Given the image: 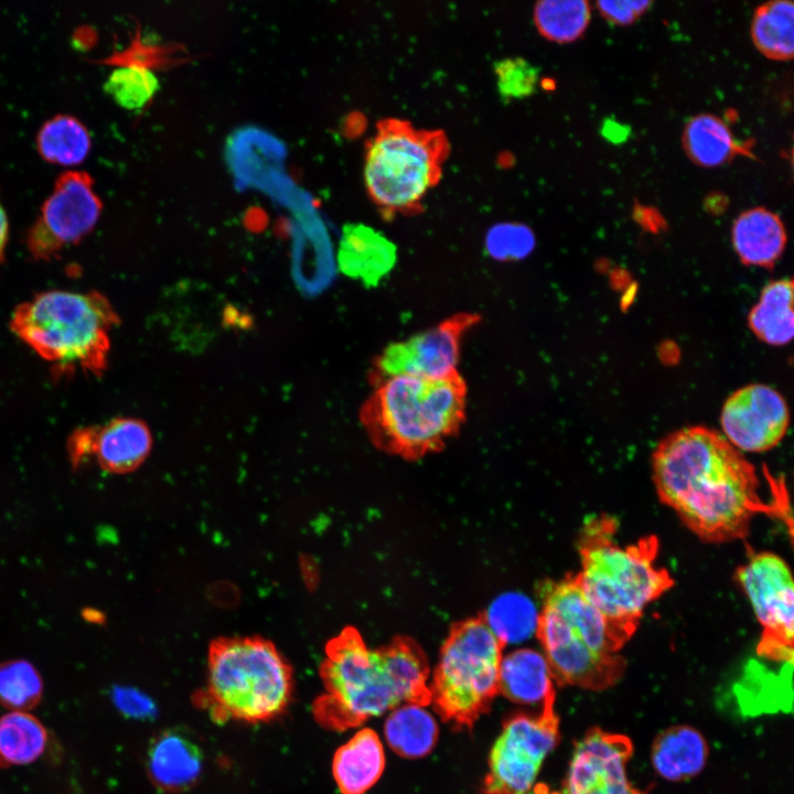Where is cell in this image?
Listing matches in <instances>:
<instances>
[{
  "label": "cell",
  "instance_id": "obj_10",
  "mask_svg": "<svg viewBox=\"0 0 794 794\" xmlns=\"http://www.w3.org/2000/svg\"><path fill=\"white\" fill-rule=\"evenodd\" d=\"M558 727L554 708L509 717L491 749L483 794H533L541 764L559 741Z\"/></svg>",
  "mask_w": 794,
  "mask_h": 794
},
{
  "label": "cell",
  "instance_id": "obj_33",
  "mask_svg": "<svg viewBox=\"0 0 794 794\" xmlns=\"http://www.w3.org/2000/svg\"><path fill=\"white\" fill-rule=\"evenodd\" d=\"M534 246L532 232L516 224H502L493 228L487 236V248L492 255L501 259L518 258L526 255Z\"/></svg>",
  "mask_w": 794,
  "mask_h": 794
},
{
  "label": "cell",
  "instance_id": "obj_15",
  "mask_svg": "<svg viewBox=\"0 0 794 794\" xmlns=\"http://www.w3.org/2000/svg\"><path fill=\"white\" fill-rule=\"evenodd\" d=\"M790 422L783 396L763 384H751L731 394L723 404V437L739 451L763 452L780 443Z\"/></svg>",
  "mask_w": 794,
  "mask_h": 794
},
{
  "label": "cell",
  "instance_id": "obj_2",
  "mask_svg": "<svg viewBox=\"0 0 794 794\" xmlns=\"http://www.w3.org/2000/svg\"><path fill=\"white\" fill-rule=\"evenodd\" d=\"M319 674L324 693L314 699L312 713L328 730L358 727L400 705L431 704L428 661L409 637L371 648L346 626L326 643Z\"/></svg>",
  "mask_w": 794,
  "mask_h": 794
},
{
  "label": "cell",
  "instance_id": "obj_34",
  "mask_svg": "<svg viewBox=\"0 0 794 794\" xmlns=\"http://www.w3.org/2000/svg\"><path fill=\"white\" fill-rule=\"evenodd\" d=\"M111 700L124 716L132 719H152L158 712L153 700L133 687L115 686L111 690Z\"/></svg>",
  "mask_w": 794,
  "mask_h": 794
},
{
  "label": "cell",
  "instance_id": "obj_7",
  "mask_svg": "<svg viewBox=\"0 0 794 794\" xmlns=\"http://www.w3.org/2000/svg\"><path fill=\"white\" fill-rule=\"evenodd\" d=\"M118 323L114 307L98 291L50 290L19 304L10 329L60 375L99 376L107 368L110 332Z\"/></svg>",
  "mask_w": 794,
  "mask_h": 794
},
{
  "label": "cell",
  "instance_id": "obj_35",
  "mask_svg": "<svg viewBox=\"0 0 794 794\" xmlns=\"http://www.w3.org/2000/svg\"><path fill=\"white\" fill-rule=\"evenodd\" d=\"M597 9L600 14L614 25H630L642 17L653 4L647 0H618V1H598Z\"/></svg>",
  "mask_w": 794,
  "mask_h": 794
},
{
  "label": "cell",
  "instance_id": "obj_16",
  "mask_svg": "<svg viewBox=\"0 0 794 794\" xmlns=\"http://www.w3.org/2000/svg\"><path fill=\"white\" fill-rule=\"evenodd\" d=\"M151 447L152 436L148 425L131 417L77 428L67 440L73 469L95 461L103 470L114 474L138 469L148 458Z\"/></svg>",
  "mask_w": 794,
  "mask_h": 794
},
{
  "label": "cell",
  "instance_id": "obj_28",
  "mask_svg": "<svg viewBox=\"0 0 794 794\" xmlns=\"http://www.w3.org/2000/svg\"><path fill=\"white\" fill-rule=\"evenodd\" d=\"M87 128L75 117L56 115L46 120L36 136V147L43 159L71 167L85 160L90 150Z\"/></svg>",
  "mask_w": 794,
  "mask_h": 794
},
{
  "label": "cell",
  "instance_id": "obj_9",
  "mask_svg": "<svg viewBox=\"0 0 794 794\" xmlns=\"http://www.w3.org/2000/svg\"><path fill=\"white\" fill-rule=\"evenodd\" d=\"M504 643L485 618L452 625L429 687L431 704L454 729H471L500 694Z\"/></svg>",
  "mask_w": 794,
  "mask_h": 794
},
{
  "label": "cell",
  "instance_id": "obj_12",
  "mask_svg": "<svg viewBox=\"0 0 794 794\" xmlns=\"http://www.w3.org/2000/svg\"><path fill=\"white\" fill-rule=\"evenodd\" d=\"M100 212L92 176L77 170L62 173L28 232V250L39 260L54 258L84 238L95 227Z\"/></svg>",
  "mask_w": 794,
  "mask_h": 794
},
{
  "label": "cell",
  "instance_id": "obj_5",
  "mask_svg": "<svg viewBox=\"0 0 794 794\" xmlns=\"http://www.w3.org/2000/svg\"><path fill=\"white\" fill-rule=\"evenodd\" d=\"M536 631L559 685L601 690L625 670L619 654L625 643L586 597L577 575L546 587Z\"/></svg>",
  "mask_w": 794,
  "mask_h": 794
},
{
  "label": "cell",
  "instance_id": "obj_27",
  "mask_svg": "<svg viewBox=\"0 0 794 794\" xmlns=\"http://www.w3.org/2000/svg\"><path fill=\"white\" fill-rule=\"evenodd\" d=\"M49 733L29 712L10 711L0 717V768L25 765L44 753Z\"/></svg>",
  "mask_w": 794,
  "mask_h": 794
},
{
  "label": "cell",
  "instance_id": "obj_4",
  "mask_svg": "<svg viewBox=\"0 0 794 794\" xmlns=\"http://www.w3.org/2000/svg\"><path fill=\"white\" fill-rule=\"evenodd\" d=\"M616 521L591 516L578 540L580 587L589 601L626 643L635 633L645 607L674 586L669 572L656 566L659 543L651 535L635 544L614 540Z\"/></svg>",
  "mask_w": 794,
  "mask_h": 794
},
{
  "label": "cell",
  "instance_id": "obj_3",
  "mask_svg": "<svg viewBox=\"0 0 794 794\" xmlns=\"http://www.w3.org/2000/svg\"><path fill=\"white\" fill-rule=\"evenodd\" d=\"M466 394L458 371L441 377L398 375L375 385L360 418L377 449L416 460L441 450L459 432Z\"/></svg>",
  "mask_w": 794,
  "mask_h": 794
},
{
  "label": "cell",
  "instance_id": "obj_24",
  "mask_svg": "<svg viewBox=\"0 0 794 794\" xmlns=\"http://www.w3.org/2000/svg\"><path fill=\"white\" fill-rule=\"evenodd\" d=\"M793 281L779 279L768 283L748 322L759 340L771 345L787 344L794 333Z\"/></svg>",
  "mask_w": 794,
  "mask_h": 794
},
{
  "label": "cell",
  "instance_id": "obj_26",
  "mask_svg": "<svg viewBox=\"0 0 794 794\" xmlns=\"http://www.w3.org/2000/svg\"><path fill=\"white\" fill-rule=\"evenodd\" d=\"M755 47L768 58L790 61L794 49V6L788 0H773L758 7L751 22Z\"/></svg>",
  "mask_w": 794,
  "mask_h": 794
},
{
  "label": "cell",
  "instance_id": "obj_30",
  "mask_svg": "<svg viewBox=\"0 0 794 794\" xmlns=\"http://www.w3.org/2000/svg\"><path fill=\"white\" fill-rule=\"evenodd\" d=\"M43 680L39 670L25 659L0 663V704L10 711L28 712L41 700Z\"/></svg>",
  "mask_w": 794,
  "mask_h": 794
},
{
  "label": "cell",
  "instance_id": "obj_19",
  "mask_svg": "<svg viewBox=\"0 0 794 794\" xmlns=\"http://www.w3.org/2000/svg\"><path fill=\"white\" fill-rule=\"evenodd\" d=\"M396 246L365 224H345L337 249L341 271L362 282L376 285L394 266Z\"/></svg>",
  "mask_w": 794,
  "mask_h": 794
},
{
  "label": "cell",
  "instance_id": "obj_25",
  "mask_svg": "<svg viewBox=\"0 0 794 794\" xmlns=\"http://www.w3.org/2000/svg\"><path fill=\"white\" fill-rule=\"evenodd\" d=\"M390 749L405 759H421L434 748L439 729L434 718L417 705H400L393 709L384 725Z\"/></svg>",
  "mask_w": 794,
  "mask_h": 794
},
{
  "label": "cell",
  "instance_id": "obj_14",
  "mask_svg": "<svg viewBox=\"0 0 794 794\" xmlns=\"http://www.w3.org/2000/svg\"><path fill=\"white\" fill-rule=\"evenodd\" d=\"M632 752L627 737L591 729L576 742L560 787L548 794H645L627 779Z\"/></svg>",
  "mask_w": 794,
  "mask_h": 794
},
{
  "label": "cell",
  "instance_id": "obj_8",
  "mask_svg": "<svg viewBox=\"0 0 794 794\" xmlns=\"http://www.w3.org/2000/svg\"><path fill=\"white\" fill-rule=\"evenodd\" d=\"M449 153L442 130L419 129L399 118L377 122L365 151L364 182L380 214L391 219L420 213Z\"/></svg>",
  "mask_w": 794,
  "mask_h": 794
},
{
  "label": "cell",
  "instance_id": "obj_29",
  "mask_svg": "<svg viewBox=\"0 0 794 794\" xmlns=\"http://www.w3.org/2000/svg\"><path fill=\"white\" fill-rule=\"evenodd\" d=\"M590 19V4L586 0L540 1L534 10L539 33L558 43H569L580 37Z\"/></svg>",
  "mask_w": 794,
  "mask_h": 794
},
{
  "label": "cell",
  "instance_id": "obj_31",
  "mask_svg": "<svg viewBox=\"0 0 794 794\" xmlns=\"http://www.w3.org/2000/svg\"><path fill=\"white\" fill-rule=\"evenodd\" d=\"M106 92L127 110L143 108L159 89L157 75L141 65L116 67L105 83Z\"/></svg>",
  "mask_w": 794,
  "mask_h": 794
},
{
  "label": "cell",
  "instance_id": "obj_6",
  "mask_svg": "<svg viewBox=\"0 0 794 794\" xmlns=\"http://www.w3.org/2000/svg\"><path fill=\"white\" fill-rule=\"evenodd\" d=\"M293 670L276 645L261 636L218 637L207 654V682L194 705L213 721L269 722L288 709Z\"/></svg>",
  "mask_w": 794,
  "mask_h": 794
},
{
  "label": "cell",
  "instance_id": "obj_32",
  "mask_svg": "<svg viewBox=\"0 0 794 794\" xmlns=\"http://www.w3.org/2000/svg\"><path fill=\"white\" fill-rule=\"evenodd\" d=\"M496 86L503 100L532 96L538 87L539 69L523 57H506L493 64Z\"/></svg>",
  "mask_w": 794,
  "mask_h": 794
},
{
  "label": "cell",
  "instance_id": "obj_13",
  "mask_svg": "<svg viewBox=\"0 0 794 794\" xmlns=\"http://www.w3.org/2000/svg\"><path fill=\"white\" fill-rule=\"evenodd\" d=\"M480 316L457 313L408 340L389 344L374 361L369 380L378 383L398 375L441 377L458 371L463 335Z\"/></svg>",
  "mask_w": 794,
  "mask_h": 794
},
{
  "label": "cell",
  "instance_id": "obj_11",
  "mask_svg": "<svg viewBox=\"0 0 794 794\" xmlns=\"http://www.w3.org/2000/svg\"><path fill=\"white\" fill-rule=\"evenodd\" d=\"M734 578L749 598L762 626L758 654L777 663H792L794 591L791 570L777 555L753 554Z\"/></svg>",
  "mask_w": 794,
  "mask_h": 794
},
{
  "label": "cell",
  "instance_id": "obj_21",
  "mask_svg": "<svg viewBox=\"0 0 794 794\" xmlns=\"http://www.w3.org/2000/svg\"><path fill=\"white\" fill-rule=\"evenodd\" d=\"M385 768L383 744L377 733L364 728L334 753L332 772L342 794H365Z\"/></svg>",
  "mask_w": 794,
  "mask_h": 794
},
{
  "label": "cell",
  "instance_id": "obj_22",
  "mask_svg": "<svg viewBox=\"0 0 794 794\" xmlns=\"http://www.w3.org/2000/svg\"><path fill=\"white\" fill-rule=\"evenodd\" d=\"M708 745L695 728L682 725L661 732L652 748V764L656 773L668 781L679 782L698 775L706 765Z\"/></svg>",
  "mask_w": 794,
  "mask_h": 794
},
{
  "label": "cell",
  "instance_id": "obj_36",
  "mask_svg": "<svg viewBox=\"0 0 794 794\" xmlns=\"http://www.w3.org/2000/svg\"><path fill=\"white\" fill-rule=\"evenodd\" d=\"M9 236V223L6 211L0 201V265L4 258V250L8 243Z\"/></svg>",
  "mask_w": 794,
  "mask_h": 794
},
{
  "label": "cell",
  "instance_id": "obj_20",
  "mask_svg": "<svg viewBox=\"0 0 794 794\" xmlns=\"http://www.w3.org/2000/svg\"><path fill=\"white\" fill-rule=\"evenodd\" d=\"M731 237L742 264L764 268L774 266L787 240L780 216L761 206L747 210L734 219Z\"/></svg>",
  "mask_w": 794,
  "mask_h": 794
},
{
  "label": "cell",
  "instance_id": "obj_23",
  "mask_svg": "<svg viewBox=\"0 0 794 794\" xmlns=\"http://www.w3.org/2000/svg\"><path fill=\"white\" fill-rule=\"evenodd\" d=\"M682 141L688 158L702 168L721 167L747 150L725 120L712 114L691 117L685 125Z\"/></svg>",
  "mask_w": 794,
  "mask_h": 794
},
{
  "label": "cell",
  "instance_id": "obj_18",
  "mask_svg": "<svg viewBox=\"0 0 794 794\" xmlns=\"http://www.w3.org/2000/svg\"><path fill=\"white\" fill-rule=\"evenodd\" d=\"M500 693L513 702L539 707L540 712L554 708V677L544 654L518 648L503 656Z\"/></svg>",
  "mask_w": 794,
  "mask_h": 794
},
{
  "label": "cell",
  "instance_id": "obj_1",
  "mask_svg": "<svg viewBox=\"0 0 794 794\" xmlns=\"http://www.w3.org/2000/svg\"><path fill=\"white\" fill-rule=\"evenodd\" d=\"M652 462L659 500L705 541L744 538L758 514L791 524L788 502L765 500L755 466L713 429L691 426L669 433Z\"/></svg>",
  "mask_w": 794,
  "mask_h": 794
},
{
  "label": "cell",
  "instance_id": "obj_17",
  "mask_svg": "<svg viewBox=\"0 0 794 794\" xmlns=\"http://www.w3.org/2000/svg\"><path fill=\"white\" fill-rule=\"evenodd\" d=\"M204 754L200 744L185 730L170 728L150 742L146 770L154 787L165 793L192 788L201 779Z\"/></svg>",
  "mask_w": 794,
  "mask_h": 794
}]
</instances>
